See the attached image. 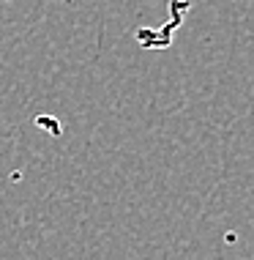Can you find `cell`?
Returning a JSON list of instances; mask_svg holds the SVG:
<instances>
[{"label": "cell", "mask_w": 254, "mask_h": 260, "mask_svg": "<svg viewBox=\"0 0 254 260\" xmlns=\"http://www.w3.org/2000/svg\"><path fill=\"white\" fill-rule=\"evenodd\" d=\"M0 3H6V0H0Z\"/></svg>", "instance_id": "obj_1"}]
</instances>
